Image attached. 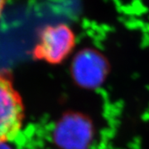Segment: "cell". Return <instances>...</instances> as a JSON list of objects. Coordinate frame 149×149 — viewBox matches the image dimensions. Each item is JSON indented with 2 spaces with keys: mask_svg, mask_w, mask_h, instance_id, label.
<instances>
[{
  "mask_svg": "<svg viewBox=\"0 0 149 149\" xmlns=\"http://www.w3.org/2000/svg\"><path fill=\"white\" fill-rule=\"evenodd\" d=\"M24 119L22 98L8 71H0V143L13 140L20 132Z\"/></svg>",
  "mask_w": 149,
  "mask_h": 149,
  "instance_id": "cell-1",
  "label": "cell"
},
{
  "mask_svg": "<svg viewBox=\"0 0 149 149\" xmlns=\"http://www.w3.org/2000/svg\"><path fill=\"white\" fill-rule=\"evenodd\" d=\"M52 137L61 149H89L95 137L94 123L84 113L67 112L56 123Z\"/></svg>",
  "mask_w": 149,
  "mask_h": 149,
  "instance_id": "cell-2",
  "label": "cell"
},
{
  "mask_svg": "<svg viewBox=\"0 0 149 149\" xmlns=\"http://www.w3.org/2000/svg\"><path fill=\"white\" fill-rule=\"evenodd\" d=\"M75 37L72 29L60 23L43 28L33 50V57L49 64H61L72 52Z\"/></svg>",
  "mask_w": 149,
  "mask_h": 149,
  "instance_id": "cell-3",
  "label": "cell"
},
{
  "mask_svg": "<svg viewBox=\"0 0 149 149\" xmlns=\"http://www.w3.org/2000/svg\"><path fill=\"white\" fill-rule=\"evenodd\" d=\"M110 71L104 55L93 48H85L74 56L70 66L71 76L79 87L95 90L101 86Z\"/></svg>",
  "mask_w": 149,
  "mask_h": 149,
  "instance_id": "cell-4",
  "label": "cell"
},
{
  "mask_svg": "<svg viewBox=\"0 0 149 149\" xmlns=\"http://www.w3.org/2000/svg\"><path fill=\"white\" fill-rule=\"evenodd\" d=\"M6 2H7V0H0V15H1L3 10V8H4Z\"/></svg>",
  "mask_w": 149,
  "mask_h": 149,
  "instance_id": "cell-5",
  "label": "cell"
},
{
  "mask_svg": "<svg viewBox=\"0 0 149 149\" xmlns=\"http://www.w3.org/2000/svg\"><path fill=\"white\" fill-rule=\"evenodd\" d=\"M0 149H11L5 143H0Z\"/></svg>",
  "mask_w": 149,
  "mask_h": 149,
  "instance_id": "cell-6",
  "label": "cell"
}]
</instances>
